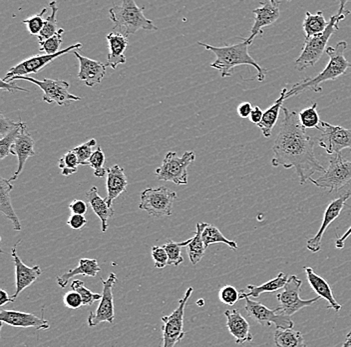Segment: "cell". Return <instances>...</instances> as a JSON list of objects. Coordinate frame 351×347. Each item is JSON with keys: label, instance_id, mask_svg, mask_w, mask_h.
<instances>
[{"label": "cell", "instance_id": "obj_14", "mask_svg": "<svg viewBox=\"0 0 351 347\" xmlns=\"http://www.w3.org/2000/svg\"><path fill=\"white\" fill-rule=\"evenodd\" d=\"M319 131L322 135L317 139L318 146L328 155H341L346 148L351 150V129L322 122Z\"/></svg>", "mask_w": 351, "mask_h": 347}, {"label": "cell", "instance_id": "obj_2", "mask_svg": "<svg viewBox=\"0 0 351 347\" xmlns=\"http://www.w3.org/2000/svg\"><path fill=\"white\" fill-rule=\"evenodd\" d=\"M346 48H348L346 41H340L335 47L329 46L326 50V54L329 57V61L326 68L320 71V74H317L315 78H306L295 83L291 89L287 90L285 100H289L293 96H300L308 90L320 93L322 91V83L328 80H337L340 76H344L346 74V70L351 68V63L344 56Z\"/></svg>", "mask_w": 351, "mask_h": 347}, {"label": "cell", "instance_id": "obj_47", "mask_svg": "<svg viewBox=\"0 0 351 347\" xmlns=\"http://www.w3.org/2000/svg\"><path fill=\"white\" fill-rule=\"evenodd\" d=\"M63 302L66 307L70 309H78L83 305L82 298L78 292L70 291L66 292Z\"/></svg>", "mask_w": 351, "mask_h": 347}, {"label": "cell", "instance_id": "obj_32", "mask_svg": "<svg viewBox=\"0 0 351 347\" xmlns=\"http://www.w3.org/2000/svg\"><path fill=\"white\" fill-rule=\"evenodd\" d=\"M274 340L276 347H307L302 333L293 329H276Z\"/></svg>", "mask_w": 351, "mask_h": 347}, {"label": "cell", "instance_id": "obj_19", "mask_svg": "<svg viewBox=\"0 0 351 347\" xmlns=\"http://www.w3.org/2000/svg\"><path fill=\"white\" fill-rule=\"evenodd\" d=\"M11 155L17 157L19 164H17V169L12 177H10V181H14L19 179V175L23 171L24 166L28 158L34 157V140H33L32 135L27 131V126L24 124L22 126L21 135L17 138L16 142H14L12 147H11Z\"/></svg>", "mask_w": 351, "mask_h": 347}, {"label": "cell", "instance_id": "obj_22", "mask_svg": "<svg viewBox=\"0 0 351 347\" xmlns=\"http://www.w3.org/2000/svg\"><path fill=\"white\" fill-rule=\"evenodd\" d=\"M225 316L227 317L228 331L230 335L234 336L237 344H243L245 342H252V335L251 333V325L247 320L241 315L240 311L232 309V311H225Z\"/></svg>", "mask_w": 351, "mask_h": 347}, {"label": "cell", "instance_id": "obj_28", "mask_svg": "<svg viewBox=\"0 0 351 347\" xmlns=\"http://www.w3.org/2000/svg\"><path fill=\"white\" fill-rule=\"evenodd\" d=\"M13 190V186L10 180L1 177L0 179V212L12 223L15 232H21V224L16 212L13 210L11 202L10 193Z\"/></svg>", "mask_w": 351, "mask_h": 347}, {"label": "cell", "instance_id": "obj_50", "mask_svg": "<svg viewBox=\"0 0 351 347\" xmlns=\"http://www.w3.org/2000/svg\"><path fill=\"white\" fill-rule=\"evenodd\" d=\"M69 210L71 214L85 215V213L87 212L88 206L86 202L75 199L69 204Z\"/></svg>", "mask_w": 351, "mask_h": 347}, {"label": "cell", "instance_id": "obj_9", "mask_svg": "<svg viewBox=\"0 0 351 347\" xmlns=\"http://www.w3.org/2000/svg\"><path fill=\"white\" fill-rule=\"evenodd\" d=\"M177 199V193L166 186L147 188L141 193L139 208L151 216H170L173 213V204Z\"/></svg>", "mask_w": 351, "mask_h": 347}, {"label": "cell", "instance_id": "obj_1", "mask_svg": "<svg viewBox=\"0 0 351 347\" xmlns=\"http://www.w3.org/2000/svg\"><path fill=\"white\" fill-rule=\"evenodd\" d=\"M282 111L284 120L273 146L271 166L295 168L300 184H306L313 175L324 173L326 168L315 157V140L300 124L298 112L285 107H282Z\"/></svg>", "mask_w": 351, "mask_h": 347}, {"label": "cell", "instance_id": "obj_38", "mask_svg": "<svg viewBox=\"0 0 351 347\" xmlns=\"http://www.w3.org/2000/svg\"><path fill=\"white\" fill-rule=\"evenodd\" d=\"M79 164L78 158H77L73 150L67 151L60 159L58 160V168H60L61 173L63 177H70L74 175L78 170Z\"/></svg>", "mask_w": 351, "mask_h": 347}, {"label": "cell", "instance_id": "obj_37", "mask_svg": "<svg viewBox=\"0 0 351 347\" xmlns=\"http://www.w3.org/2000/svg\"><path fill=\"white\" fill-rule=\"evenodd\" d=\"M189 243H190V239L183 241V243L168 240V243H165L163 247L166 250L167 254H168V265L179 267L180 265L184 262V258L182 256V247H186Z\"/></svg>", "mask_w": 351, "mask_h": 347}, {"label": "cell", "instance_id": "obj_30", "mask_svg": "<svg viewBox=\"0 0 351 347\" xmlns=\"http://www.w3.org/2000/svg\"><path fill=\"white\" fill-rule=\"evenodd\" d=\"M289 278V276H287L284 272H280L276 278L267 281V282L263 283L262 285H258H258H247V289H249V293L241 291V300H245V298H258L261 294L271 293V292L280 291V289H285Z\"/></svg>", "mask_w": 351, "mask_h": 347}, {"label": "cell", "instance_id": "obj_58", "mask_svg": "<svg viewBox=\"0 0 351 347\" xmlns=\"http://www.w3.org/2000/svg\"><path fill=\"white\" fill-rule=\"evenodd\" d=\"M346 339H351V329L350 333H348V336H346Z\"/></svg>", "mask_w": 351, "mask_h": 347}, {"label": "cell", "instance_id": "obj_48", "mask_svg": "<svg viewBox=\"0 0 351 347\" xmlns=\"http://www.w3.org/2000/svg\"><path fill=\"white\" fill-rule=\"evenodd\" d=\"M21 125V122H15L10 118L5 117L3 113L0 114V137L8 135L11 131L16 129Z\"/></svg>", "mask_w": 351, "mask_h": 347}, {"label": "cell", "instance_id": "obj_15", "mask_svg": "<svg viewBox=\"0 0 351 347\" xmlns=\"http://www.w3.org/2000/svg\"><path fill=\"white\" fill-rule=\"evenodd\" d=\"M100 280L103 284L102 298H101L98 309L88 316L87 322L90 327L96 326L102 322H109L112 324L115 320L113 287L117 282V276L112 272L109 274V278L107 280L101 278Z\"/></svg>", "mask_w": 351, "mask_h": 347}, {"label": "cell", "instance_id": "obj_10", "mask_svg": "<svg viewBox=\"0 0 351 347\" xmlns=\"http://www.w3.org/2000/svg\"><path fill=\"white\" fill-rule=\"evenodd\" d=\"M194 289L189 287L183 298L179 300V305L177 309L173 311L170 315L163 316L162 322V344L160 347H174L178 342H181L186 335V331H184V315H185V309L189 298L192 296Z\"/></svg>", "mask_w": 351, "mask_h": 347}, {"label": "cell", "instance_id": "obj_46", "mask_svg": "<svg viewBox=\"0 0 351 347\" xmlns=\"http://www.w3.org/2000/svg\"><path fill=\"white\" fill-rule=\"evenodd\" d=\"M151 256H152L156 269H162L168 265V254L163 247H153L151 249Z\"/></svg>", "mask_w": 351, "mask_h": 347}, {"label": "cell", "instance_id": "obj_33", "mask_svg": "<svg viewBox=\"0 0 351 347\" xmlns=\"http://www.w3.org/2000/svg\"><path fill=\"white\" fill-rule=\"evenodd\" d=\"M328 23L324 19V12H306V17H304V24H302L306 39H309L311 37L315 36V35L322 34L328 28Z\"/></svg>", "mask_w": 351, "mask_h": 347}, {"label": "cell", "instance_id": "obj_26", "mask_svg": "<svg viewBox=\"0 0 351 347\" xmlns=\"http://www.w3.org/2000/svg\"><path fill=\"white\" fill-rule=\"evenodd\" d=\"M101 271V267H99L97 259L82 258L79 260L78 265L74 269L68 270L62 276H57V284L61 289H65L68 282L72 278L76 276H91L96 278L98 272Z\"/></svg>", "mask_w": 351, "mask_h": 347}, {"label": "cell", "instance_id": "obj_18", "mask_svg": "<svg viewBox=\"0 0 351 347\" xmlns=\"http://www.w3.org/2000/svg\"><path fill=\"white\" fill-rule=\"evenodd\" d=\"M21 240L17 243L12 248H11V256H12L13 263L15 267V285H16V291L11 295L13 300H16L17 296L21 293L24 289L34 283L37 278L41 276V269L38 265L28 267L27 265L22 262L17 254V247L21 245Z\"/></svg>", "mask_w": 351, "mask_h": 347}, {"label": "cell", "instance_id": "obj_34", "mask_svg": "<svg viewBox=\"0 0 351 347\" xmlns=\"http://www.w3.org/2000/svg\"><path fill=\"white\" fill-rule=\"evenodd\" d=\"M202 237H203L204 245H205L206 248H208L210 245H216V243H225L230 249L234 250V251H237L239 248L237 243L223 236L221 230L216 226L212 225V224L208 223V225L204 230Z\"/></svg>", "mask_w": 351, "mask_h": 347}, {"label": "cell", "instance_id": "obj_41", "mask_svg": "<svg viewBox=\"0 0 351 347\" xmlns=\"http://www.w3.org/2000/svg\"><path fill=\"white\" fill-rule=\"evenodd\" d=\"M105 161H106V157H105L104 151L100 146H98L88 162V166L93 169L94 175L96 177H103L105 175H107V168H105L104 166Z\"/></svg>", "mask_w": 351, "mask_h": 347}, {"label": "cell", "instance_id": "obj_35", "mask_svg": "<svg viewBox=\"0 0 351 347\" xmlns=\"http://www.w3.org/2000/svg\"><path fill=\"white\" fill-rule=\"evenodd\" d=\"M298 116H300V124L304 129H318L319 131L322 120L318 115L317 103H313L311 107L298 112Z\"/></svg>", "mask_w": 351, "mask_h": 347}, {"label": "cell", "instance_id": "obj_11", "mask_svg": "<svg viewBox=\"0 0 351 347\" xmlns=\"http://www.w3.org/2000/svg\"><path fill=\"white\" fill-rule=\"evenodd\" d=\"M302 280L296 276H291L285 284L284 291L278 293L276 300L278 306L276 307L278 313L291 317L293 314L302 311L304 307L311 306L320 300L319 296L304 300L300 298V289H302Z\"/></svg>", "mask_w": 351, "mask_h": 347}, {"label": "cell", "instance_id": "obj_39", "mask_svg": "<svg viewBox=\"0 0 351 347\" xmlns=\"http://www.w3.org/2000/svg\"><path fill=\"white\" fill-rule=\"evenodd\" d=\"M71 291L78 292L82 298L83 305H92L97 300H101L102 294L94 293L85 287V283L82 280H75L71 282Z\"/></svg>", "mask_w": 351, "mask_h": 347}, {"label": "cell", "instance_id": "obj_40", "mask_svg": "<svg viewBox=\"0 0 351 347\" xmlns=\"http://www.w3.org/2000/svg\"><path fill=\"white\" fill-rule=\"evenodd\" d=\"M64 34L65 30L63 28H60L54 36L39 43L41 52H45V54H49V56L58 54L60 52V46L63 43L62 36Z\"/></svg>", "mask_w": 351, "mask_h": 347}, {"label": "cell", "instance_id": "obj_13", "mask_svg": "<svg viewBox=\"0 0 351 347\" xmlns=\"http://www.w3.org/2000/svg\"><path fill=\"white\" fill-rule=\"evenodd\" d=\"M245 300V311L256 324L267 327L274 325L276 329H293L295 324L289 316L278 313L276 309H269L262 302H254L250 298Z\"/></svg>", "mask_w": 351, "mask_h": 347}, {"label": "cell", "instance_id": "obj_8", "mask_svg": "<svg viewBox=\"0 0 351 347\" xmlns=\"http://www.w3.org/2000/svg\"><path fill=\"white\" fill-rule=\"evenodd\" d=\"M14 80H25L28 82L34 83L37 87H40L43 91V100L47 102L48 104L56 103L59 107H67L72 101H79L82 100L80 96H73L70 93V85L65 80L61 79H48L44 78L43 80H38L30 78V76H19L10 79L6 82H13Z\"/></svg>", "mask_w": 351, "mask_h": 347}, {"label": "cell", "instance_id": "obj_5", "mask_svg": "<svg viewBox=\"0 0 351 347\" xmlns=\"http://www.w3.org/2000/svg\"><path fill=\"white\" fill-rule=\"evenodd\" d=\"M144 6L137 5L133 0H124L122 3L110 8V19L114 25V30H119L125 36L135 34L139 30L156 32L157 26L144 15Z\"/></svg>", "mask_w": 351, "mask_h": 347}, {"label": "cell", "instance_id": "obj_3", "mask_svg": "<svg viewBox=\"0 0 351 347\" xmlns=\"http://www.w3.org/2000/svg\"><path fill=\"white\" fill-rule=\"evenodd\" d=\"M197 45L203 46L210 50L216 56V60L210 65V67L219 70L223 78H230L232 76V69L240 65H251L258 70L256 79L263 82L267 76V70L263 68L254 60L249 54V43L243 41L240 43L232 45H226L223 47H216L199 41Z\"/></svg>", "mask_w": 351, "mask_h": 347}, {"label": "cell", "instance_id": "obj_44", "mask_svg": "<svg viewBox=\"0 0 351 347\" xmlns=\"http://www.w3.org/2000/svg\"><path fill=\"white\" fill-rule=\"evenodd\" d=\"M46 8H43V12L37 13V14L32 15L27 19H24L22 23L27 26L28 32L32 35H37L38 36L40 32H43L44 26L43 15L45 14Z\"/></svg>", "mask_w": 351, "mask_h": 347}, {"label": "cell", "instance_id": "obj_24", "mask_svg": "<svg viewBox=\"0 0 351 347\" xmlns=\"http://www.w3.org/2000/svg\"><path fill=\"white\" fill-rule=\"evenodd\" d=\"M304 270L306 272L307 281H308L313 291L320 298H324L328 302V309H333L335 313H339L342 309L341 304H339L337 300H335L332 289H331L328 281L322 278V276H317L311 267H304Z\"/></svg>", "mask_w": 351, "mask_h": 347}, {"label": "cell", "instance_id": "obj_55", "mask_svg": "<svg viewBox=\"0 0 351 347\" xmlns=\"http://www.w3.org/2000/svg\"><path fill=\"white\" fill-rule=\"evenodd\" d=\"M13 302H14V300H13L11 296L8 295V292L1 289V291H0V306H3L6 303Z\"/></svg>", "mask_w": 351, "mask_h": 347}, {"label": "cell", "instance_id": "obj_4", "mask_svg": "<svg viewBox=\"0 0 351 347\" xmlns=\"http://www.w3.org/2000/svg\"><path fill=\"white\" fill-rule=\"evenodd\" d=\"M339 4V12L330 17L328 28L322 34L315 35V36L306 39V41H304L300 56L295 60L296 69L302 71L306 68L317 65L319 59L322 58L324 52L328 49L329 39L335 32L339 30V24L340 21H343L348 14H350V10L346 8L348 2L341 1Z\"/></svg>", "mask_w": 351, "mask_h": 347}, {"label": "cell", "instance_id": "obj_43", "mask_svg": "<svg viewBox=\"0 0 351 347\" xmlns=\"http://www.w3.org/2000/svg\"><path fill=\"white\" fill-rule=\"evenodd\" d=\"M23 124V122H21V125L16 129L11 131V133L0 139V160H3L4 158L11 155V147H12L17 138H19V135H21Z\"/></svg>", "mask_w": 351, "mask_h": 347}, {"label": "cell", "instance_id": "obj_7", "mask_svg": "<svg viewBox=\"0 0 351 347\" xmlns=\"http://www.w3.org/2000/svg\"><path fill=\"white\" fill-rule=\"evenodd\" d=\"M196 159L194 151H186L183 157H178L174 151L167 153L159 168L156 169V175L159 180L171 181L177 186L188 184V168Z\"/></svg>", "mask_w": 351, "mask_h": 347}, {"label": "cell", "instance_id": "obj_56", "mask_svg": "<svg viewBox=\"0 0 351 347\" xmlns=\"http://www.w3.org/2000/svg\"><path fill=\"white\" fill-rule=\"evenodd\" d=\"M341 347H351V339H346V342H344L343 346Z\"/></svg>", "mask_w": 351, "mask_h": 347}, {"label": "cell", "instance_id": "obj_36", "mask_svg": "<svg viewBox=\"0 0 351 347\" xmlns=\"http://www.w3.org/2000/svg\"><path fill=\"white\" fill-rule=\"evenodd\" d=\"M50 8L52 10L51 14L45 19L44 21V26L43 32L37 36L38 38V43L46 41V39L50 38V37L54 36L57 34V12H58V8H57V2L52 1L49 3Z\"/></svg>", "mask_w": 351, "mask_h": 347}, {"label": "cell", "instance_id": "obj_53", "mask_svg": "<svg viewBox=\"0 0 351 347\" xmlns=\"http://www.w3.org/2000/svg\"><path fill=\"white\" fill-rule=\"evenodd\" d=\"M0 89L6 90V91L10 92L17 91V90H19V91L28 92L27 90L22 89V87L15 85L14 82H6V81L2 80V79Z\"/></svg>", "mask_w": 351, "mask_h": 347}, {"label": "cell", "instance_id": "obj_17", "mask_svg": "<svg viewBox=\"0 0 351 347\" xmlns=\"http://www.w3.org/2000/svg\"><path fill=\"white\" fill-rule=\"evenodd\" d=\"M282 2L271 0V1L260 2V8L252 10L254 14V23L251 30V35L247 38H243L250 45L258 34H262L263 28L273 25L280 16V5Z\"/></svg>", "mask_w": 351, "mask_h": 347}, {"label": "cell", "instance_id": "obj_42", "mask_svg": "<svg viewBox=\"0 0 351 347\" xmlns=\"http://www.w3.org/2000/svg\"><path fill=\"white\" fill-rule=\"evenodd\" d=\"M97 146V140L95 138L88 140L84 144H80V146L75 147L72 149L73 153H75L77 158H78L79 164L80 166H88L90 157L93 155V147Z\"/></svg>", "mask_w": 351, "mask_h": 347}, {"label": "cell", "instance_id": "obj_29", "mask_svg": "<svg viewBox=\"0 0 351 347\" xmlns=\"http://www.w3.org/2000/svg\"><path fill=\"white\" fill-rule=\"evenodd\" d=\"M287 90L289 89L285 87L282 92H280V98L276 100V102L269 109L263 112L262 122L258 125V127L261 129L265 137L269 138L271 136V133H273L274 127L276 126V122L278 120V116H280V109H282L284 101L287 100H285V96H287Z\"/></svg>", "mask_w": 351, "mask_h": 347}, {"label": "cell", "instance_id": "obj_45", "mask_svg": "<svg viewBox=\"0 0 351 347\" xmlns=\"http://www.w3.org/2000/svg\"><path fill=\"white\" fill-rule=\"evenodd\" d=\"M219 298L223 304L232 306L241 300V292H239L238 289L232 285H225L219 289Z\"/></svg>", "mask_w": 351, "mask_h": 347}, {"label": "cell", "instance_id": "obj_31", "mask_svg": "<svg viewBox=\"0 0 351 347\" xmlns=\"http://www.w3.org/2000/svg\"><path fill=\"white\" fill-rule=\"evenodd\" d=\"M208 223H199L197 224V232L194 237L190 238V243L186 245V249L188 252L189 259L192 265H196L203 259L207 248L205 247L203 241V232Z\"/></svg>", "mask_w": 351, "mask_h": 347}, {"label": "cell", "instance_id": "obj_16", "mask_svg": "<svg viewBox=\"0 0 351 347\" xmlns=\"http://www.w3.org/2000/svg\"><path fill=\"white\" fill-rule=\"evenodd\" d=\"M350 197L351 190H348L328 204V208L324 212V221H322L317 234L307 240L306 248L309 251L313 252V254H317V252L322 249V240L324 232L328 230V226L339 216L340 213H341L342 210L346 206V201Z\"/></svg>", "mask_w": 351, "mask_h": 347}, {"label": "cell", "instance_id": "obj_23", "mask_svg": "<svg viewBox=\"0 0 351 347\" xmlns=\"http://www.w3.org/2000/svg\"><path fill=\"white\" fill-rule=\"evenodd\" d=\"M106 39L109 48L106 65L112 69H116L118 65L126 63L125 52L128 48L129 41L127 36L120 32H110Z\"/></svg>", "mask_w": 351, "mask_h": 347}, {"label": "cell", "instance_id": "obj_12", "mask_svg": "<svg viewBox=\"0 0 351 347\" xmlns=\"http://www.w3.org/2000/svg\"><path fill=\"white\" fill-rule=\"evenodd\" d=\"M82 46V43H76V45L68 46L64 49H61L58 54H52V56H49V54H38V56L29 57V58L21 61L15 67H11L8 70V74H5V76L2 78V80L10 81V79L19 78V76H28L29 74H38L44 67H47L49 63H51L54 59L59 58V57L69 54V52H74L76 50L81 49Z\"/></svg>", "mask_w": 351, "mask_h": 347}, {"label": "cell", "instance_id": "obj_52", "mask_svg": "<svg viewBox=\"0 0 351 347\" xmlns=\"http://www.w3.org/2000/svg\"><path fill=\"white\" fill-rule=\"evenodd\" d=\"M263 112L265 111H263L262 109H261L260 107H254V109H252L251 116H250V120H251L252 124L256 125L261 124V122H262L263 120Z\"/></svg>", "mask_w": 351, "mask_h": 347}, {"label": "cell", "instance_id": "obj_20", "mask_svg": "<svg viewBox=\"0 0 351 347\" xmlns=\"http://www.w3.org/2000/svg\"><path fill=\"white\" fill-rule=\"evenodd\" d=\"M0 322L10 325V326L35 328L37 331H48L50 328L49 322L44 320L43 317H38L32 313L6 311V309H2L0 311Z\"/></svg>", "mask_w": 351, "mask_h": 347}, {"label": "cell", "instance_id": "obj_6", "mask_svg": "<svg viewBox=\"0 0 351 347\" xmlns=\"http://www.w3.org/2000/svg\"><path fill=\"white\" fill-rule=\"evenodd\" d=\"M318 188L329 192L337 191L351 183V161L343 159L341 155L329 157L328 168L317 179H309Z\"/></svg>", "mask_w": 351, "mask_h": 347}, {"label": "cell", "instance_id": "obj_57", "mask_svg": "<svg viewBox=\"0 0 351 347\" xmlns=\"http://www.w3.org/2000/svg\"><path fill=\"white\" fill-rule=\"evenodd\" d=\"M197 304L199 305V306H203V305H204V300H197Z\"/></svg>", "mask_w": 351, "mask_h": 347}, {"label": "cell", "instance_id": "obj_49", "mask_svg": "<svg viewBox=\"0 0 351 347\" xmlns=\"http://www.w3.org/2000/svg\"><path fill=\"white\" fill-rule=\"evenodd\" d=\"M87 224V219L84 215H70L69 219L67 221V225L73 230H82Z\"/></svg>", "mask_w": 351, "mask_h": 347}, {"label": "cell", "instance_id": "obj_25", "mask_svg": "<svg viewBox=\"0 0 351 347\" xmlns=\"http://www.w3.org/2000/svg\"><path fill=\"white\" fill-rule=\"evenodd\" d=\"M107 204L112 208L113 202L128 188V179L125 175L124 168L119 166H113L107 168Z\"/></svg>", "mask_w": 351, "mask_h": 347}, {"label": "cell", "instance_id": "obj_51", "mask_svg": "<svg viewBox=\"0 0 351 347\" xmlns=\"http://www.w3.org/2000/svg\"><path fill=\"white\" fill-rule=\"evenodd\" d=\"M252 109H254V107H252L251 102H243L241 103L240 105L238 107V114L239 116H240L241 118H247L251 116Z\"/></svg>", "mask_w": 351, "mask_h": 347}, {"label": "cell", "instance_id": "obj_21", "mask_svg": "<svg viewBox=\"0 0 351 347\" xmlns=\"http://www.w3.org/2000/svg\"><path fill=\"white\" fill-rule=\"evenodd\" d=\"M73 54L79 61L78 78L84 81L88 87H93L101 83L106 74L107 65L81 56L78 52H74Z\"/></svg>", "mask_w": 351, "mask_h": 347}, {"label": "cell", "instance_id": "obj_54", "mask_svg": "<svg viewBox=\"0 0 351 347\" xmlns=\"http://www.w3.org/2000/svg\"><path fill=\"white\" fill-rule=\"evenodd\" d=\"M350 236L351 226L350 228H348V230H346V232L343 234V236L339 237V238H337V240H335V247H337V249H342V248L344 247V243H346V239H348Z\"/></svg>", "mask_w": 351, "mask_h": 347}, {"label": "cell", "instance_id": "obj_27", "mask_svg": "<svg viewBox=\"0 0 351 347\" xmlns=\"http://www.w3.org/2000/svg\"><path fill=\"white\" fill-rule=\"evenodd\" d=\"M86 199L90 208H92L94 213L100 219L101 225H102V232H106L108 230V221L114 215L113 208H110L107 204L106 199H102L98 194V188L93 186L86 193Z\"/></svg>", "mask_w": 351, "mask_h": 347}]
</instances>
